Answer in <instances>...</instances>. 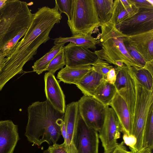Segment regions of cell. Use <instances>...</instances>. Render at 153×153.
<instances>
[{
    "instance_id": "cell-1",
    "label": "cell",
    "mask_w": 153,
    "mask_h": 153,
    "mask_svg": "<svg viewBox=\"0 0 153 153\" xmlns=\"http://www.w3.org/2000/svg\"><path fill=\"white\" fill-rule=\"evenodd\" d=\"M55 6H44L34 14L31 23L23 38L9 51L5 58L0 74L8 80L23 71L25 65L32 60L42 44L50 39L49 33L56 24L59 23L62 17Z\"/></svg>"
},
{
    "instance_id": "cell-2",
    "label": "cell",
    "mask_w": 153,
    "mask_h": 153,
    "mask_svg": "<svg viewBox=\"0 0 153 153\" xmlns=\"http://www.w3.org/2000/svg\"><path fill=\"white\" fill-rule=\"evenodd\" d=\"M25 135L33 145L56 143L61 135L60 124L64 113L55 109L46 100L33 103L27 108Z\"/></svg>"
},
{
    "instance_id": "cell-3",
    "label": "cell",
    "mask_w": 153,
    "mask_h": 153,
    "mask_svg": "<svg viewBox=\"0 0 153 153\" xmlns=\"http://www.w3.org/2000/svg\"><path fill=\"white\" fill-rule=\"evenodd\" d=\"M28 5L25 1L7 0L0 9V52L11 39L29 26L34 14Z\"/></svg>"
},
{
    "instance_id": "cell-4",
    "label": "cell",
    "mask_w": 153,
    "mask_h": 153,
    "mask_svg": "<svg viewBox=\"0 0 153 153\" xmlns=\"http://www.w3.org/2000/svg\"><path fill=\"white\" fill-rule=\"evenodd\" d=\"M100 39L102 48L94 52L98 57L110 64L121 61L127 66L141 68L129 54L123 42L126 36L113 23L101 25Z\"/></svg>"
},
{
    "instance_id": "cell-5",
    "label": "cell",
    "mask_w": 153,
    "mask_h": 153,
    "mask_svg": "<svg viewBox=\"0 0 153 153\" xmlns=\"http://www.w3.org/2000/svg\"><path fill=\"white\" fill-rule=\"evenodd\" d=\"M67 23L73 35H91L100 26L93 0H73L71 17Z\"/></svg>"
},
{
    "instance_id": "cell-6",
    "label": "cell",
    "mask_w": 153,
    "mask_h": 153,
    "mask_svg": "<svg viewBox=\"0 0 153 153\" xmlns=\"http://www.w3.org/2000/svg\"><path fill=\"white\" fill-rule=\"evenodd\" d=\"M134 80L136 87V97L132 134L137 140L135 149L137 152L143 148L144 129L150 109L153 104V90H148L135 78Z\"/></svg>"
},
{
    "instance_id": "cell-7",
    "label": "cell",
    "mask_w": 153,
    "mask_h": 153,
    "mask_svg": "<svg viewBox=\"0 0 153 153\" xmlns=\"http://www.w3.org/2000/svg\"><path fill=\"white\" fill-rule=\"evenodd\" d=\"M77 102L79 114L86 125L99 131L103 125L108 105H104L93 97L84 95Z\"/></svg>"
},
{
    "instance_id": "cell-8",
    "label": "cell",
    "mask_w": 153,
    "mask_h": 153,
    "mask_svg": "<svg viewBox=\"0 0 153 153\" xmlns=\"http://www.w3.org/2000/svg\"><path fill=\"white\" fill-rule=\"evenodd\" d=\"M99 132L104 152L115 148L118 144L117 140L120 137V123L114 110L108 106L105 118L101 129Z\"/></svg>"
},
{
    "instance_id": "cell-9",
    "label": "cell",
    "mask_w": 153,
    "mask_h": 153,
    "mask_svg": "<svg viewBox=\"0 0 153 153\" xmlns=\"http://www.w3.org/2000/svg\"><path fill=\"white\" fill-rule=\"evenodd\" d=\"M116 27L123 34L127 36L153 30V9H139L137 13Z\"/></svg>"
},
{
    "instance_id": "cell-10",
    "label": "cell",
    "mask_w": 153,
    "mask_h": 153,
    "mask_svg": "<svg viewBox=\"0 0 153 153\" xmlns=\"http://www.w3.org/2000/svg\"><path fill=\"white\" fill-rule=\"evenodd\" d=\"M98 132L88 127L79 114L74 143L77 153H99Z\"/></svg>"
},
{
    "instance_id": "cell-11",
    "label": "cell",
    "mask_w": 153,
    "mask_h": 153,
    "mask_svg": "<svg viewBox=\"0 0 153 153\" xmlns=\"http://www.w3.org/2000/svg\"><path fill=\"white\" fill-rule=\"evenodd\" d=\"M66 66L78 67L93 65L98 59L94 52L70 42L64 47Z\"/></svg>"
},
{
    "instance_id": "cell-12",
    "label": "cell",
    "mask_w": 153,
    "mask_h": 153,
    "mask_svg": "<svg viewBox=\"0 0 153 153\" xmlns=\"http://www.w3.org/2000/svg\"><path fill=\"white\" fill-rule=\"evenodd\" d=\"M79 116L77 101L72 102L66 106L64 121L66 134L64 142L68 153H77L74 140L76 133Z\"/></svg>"
},
{
    "instance_id": "cell-13",
    "label": "cell",
    "mask_w": 153,
    "mask_h": 153,
    "mask_svg": "<svg viewBox=\"0 0 153 153\" xmlns=\"http://www.w3.org/2000/svg\"><path fill=\"white\" fill-rule=\"evenodd\" d=\"M45 91L47 100L59 112L65 113V96L54 74L48 72L44 75Z\"/></svg>"
},
{
    "instance_id": "cell-14",
    "label": "cell",
    "mask_w": 153,
    "mask_h": 153,
    "mask_svg": "<svg viewBox=\"0 0 153 153\" xmlns=\"http://www.w3.org/2000/svg\"><path fill=\"white\" fill-rule=\"evenodd\" d=\"M123 42L135 49L146 62L153 59V30L135 35H126Z\"/></svg>"
},
{
    "instance_id": "cell-15",
    "label": "cell",
    "mask_w": 153,
    "mask_h": 153,
    "mask_svg": "<svg viewBox=\"0 0 153 153\" xmlns=\"http://www.w3.org/2000/svg\"><path fill=\"white\" fill-rule=\"evenodd\" d=\"M19 139L17 125L11 120L0 121V153H13Z\"/></svg>"
},
{
    "instance_id": "cell-16",
    "label": "cell",
    "mask_w": 153,
    "mask_h": 153,
    "mask_svg": "<svg viewBox=\"0 0 153 153\" xmlns=\"http://www.w3.org/2000/svg\"><path fill=\"white\" fill-rule=\"evenodd\" d=\"M110 105L118 118L121 132L128 135L132 134V118L126 102L117 92Z\"/></svg>"
},
{
    "instance_id": "cell-17",
    "label": "cell",
    "mask_w": 153,
    "mask_h": 153,
    "mask_svg": "<svg viewBox=\"0 0 153 153\" xmlns=\"http://www.w3.org/2000/svg\"><path fill=\"white\" fill-rule=\"evenodd\" d=\"M112 15L109 22L116 27L137 13L139 9L129 0L114 1Z\"/></svg>"
},
{
    "instance_id": "cell-18",
    "label": "cell",
    "mask_w": 153,
    "mask_h": 153,
    "mask_svg": "<svg viewBox=\"0 0 153 153\" xmlns=\"http://www.w3.org/2000/svg\"><path fill=\"white\" fill-rule=\"evenodd\" d=\"M93 70L91 65L74 67L66 66L58 72L57 78L65 83L76 85Z\"/></svg>"
},
{
    "instance_id": "cell-19",
    "label": "cell",
    "mask_w": 153,
    "mask_h": 153,
    "mask_svg": "<svg viewBox=\"0 0 153 153\" xmlns=\"http://www.w3.org/2000/svg\"><path fill=\"white\" fill-rule=\"evenodd\" d=\"M104 79L102 75L93 70L76 85L84 95L93 97L96 89Z\"/></svg>"
},
{
    "instance_id": "cell-20",
    "label": "cell",
    "mask_w": 153,
    "mask_h": 153,
    "mask_svg": "<svg viewBox=\"0 0 153 153\" xmlns=\"http://www.w3.org/2000/svg\"><path fill=\"white\" fill-rule=\"evenodd\" d=\"M128 67V78L124 88L117 91L126 102L133 119L136 97V87L134 75Z\"/></svg>"
},
{
    "instance_id": "cell-21",
    "label": "cell",
    "mask_w": 153,
    "mask_h": 153,
    "mask_svg": "<svg viewBox=\"0 0 153 153\" xmlns=\"http://www.w3.org/2000/svg\"><path fill=\"white\" fill-rule=\"evenodd\" d=\"M53 40V43L55 45L65 44L67 42H70L88 49L94 50L96 49V45L100 42V40H98L89 35L76 34L69 37H59L54 39Z\"/></svg>"
},
{
    "instance_id": "cell-22",
    "label": "cell",
    "mask_w": 153,
    "mask_h": 153,
    "mask_svg": "<svg viewBox=\"0 0 153 153\" xmlns=\"http://www.w3.org/2000/svg\"><path fill=\"white\" fill-rule=\"evenodd\" d=\"M117 92L114 85L104 79L96 89L93 97L104 105L109 106Z\"/></svg>"
},
{
    "instance_id": "cell-23",
    "label": "cell",
    "mask_w": 153,
    "mask_h": 153,
    "mask_svg": "<svg viewBox=\"0 0 153 153\" xmlns=\"http://www.w3.org/2000/svg\"><path fill=\"white\" fill-rule=\"evenodd\" d=\"M100 26L109 22L113 12L114 0H93Z\"/></svg>"
},
{
    "instance_id": "cell-24",
    "label": "cell",
    "mask_w": 153,
    "mask_h": 153,
    "mask_svg": "<svg viewBox=\"0 0 153 153\" xmlns=\"http://www.w3.org/2000/svg\"><path fill=\"white\" fill-rule=\"evenodd\" d=\"M65 44L55 45L42 57L37 60L32 66L33 71L40 74L45 70L49 63L64 46Z\"/></svg>"
},
{
    "instance_id": "cell-25",
    "label": "cell",
    "mask_w": 153,
    "mask_h": 153,
    "mask_svg": "<svg viewBox=\"0 0 153 153\" xmlns=\"http://www.w3.org/2000/svg\"><path fill=\"white\" fill-rule=\"evenodd\" d=\"M153 149V104L150 109L143 136V149Z\"/></svg>"
},
{
    "instance_id": "cell-26",
    "label": "cell",
    "mask_w": 153,
    "mask_h": 153,
    "mask_svg": "<svg viewBox=\"0 0 153 153\" xmlns=\"http://www.w3.org/2000/svg\"><path fill=\"white\" fill-rule=\"evenodd\" d=\"M135 79L145 88L153 90V76L150 73L143 68L130 67Z\"/></svg>"
},
{
    "instance_id": "cell-27",
    "label": "cell",
    "mask_w": 153,
    "mask_h": 153,
    "mask_svg": "<svg viewBox=\"0 0 153 153\" xmlns=\"http://www.w3.org/2000/svg\"><path fill=\"white\" fill-rule=\"evenodd\" d=\"M64 48L62 49L49 64L45 71L54 74L56 72L60 69H62L66 65L65 58Z\"/></svg>"
},
{
    "instance_id": "cell-28",
    "label": "cell",
    "mask_w": 153,
    "mask_h": 153,
    "mask_svg": "<svg viewBox=\"0 0 153 153\" xmlns=\"http://www.w3.org/2000/svg\"><path fill=\"white\" fill-rule=\"evenodd\" d=\"M129 68L125 65L123 67L115 68L116 78L114 84L117 91L124 88L127 80Z\"/></svg>"
},
{
    "instance_id": "cell-29",
    "label": "cell",
    "mask_w": 153,
    "mask_h": 153,
    "mask_svg": "<svg viewBox=\"0 0 153 153\" xmlns=\"http://www.w3.org/2000/svg\"><path fill=\"white\" fill-rule=\"evenodd\" d=\"M92 66L93 70L102 75L105 79L108 73L114 68L110 64L99 58Z\"/></svg>"
},
{
    "instance_id": "cell-30",
    "label": "cell",
    "mask_w": 153,
    "mask_h": 153,
    "mask_svg": "<svg viewBox=\"0 0 153 153\" xmlns=\"http://www.w3.org/2000/svg\"><path fill=\"white\" fill-rule=\"evenodd\" d=\"M55 6L61 14L65 13L68 20L70 18L73 0H56Z\"/></svg>"
},
{
    "instance_id": "cell-31",
    "label": "cell",
    "mask_w": 153,
    "mask_h": 153,
    "mask_svg": "<svg viewBox=\"0 0 153 153\" xmlns=\"http://www.w3.org/2000/svg\"><path fill=\"white\" fill-rule=\"evenodd\" d=\"M27 29H25L21 31L5 45L1 51L4 54L6 57L9 51L19 42V40L24 36Z\"/></svg>"
},
{
    "instance_id": "cell-32",
    "label": "cell",
    "mask_w": 153,
    "mask_h": 153,
    "mask_svg": "<svg viewBox=\"0 0 153 153\" xmlns=\"http://www.w3.org/2000/svg\"><path fill=\"white\" fill-rule=\"evenodd\" d=\"M124 45L131 57L141 68L143 67L146 62L144 59L133 48L127 44Z\"/></svg>"
},
{
    "instance_id": "cell-33",
    "label": "cell",
    "mask_w": 153,
    "mask_h": 153,
    "mask_svg": "<svg viewBox=\"0 0 153 153\" xmlns=\"http://www.w3.org/2000/svg\"><path fill=\"white\" fill-rule=\"evenodd\" d=\"M43 153H68L64 142L61 144L55 143L49 146Z\"/></svg>"
},
{
    "instance_id": "cell-34",
    "label": "cell",
    "mask_w": 153,
    "mask_h": 153,
    "mask_svg": "<svg viewBox=\"0 0 153 153\" xmlns=\"http://www.w3.org/2000/svg\"><path fill=\"white\" fill-rule=\"evenodd\" d=\"M123 139L125 144L129 147L131 151L136 153L135 147L137 143V140L135 137L132 134L128 135L123 134Z\"/></svg>"
},
{
    "instance_id": "cell-35",
    "label": "cell",
    "mask_w": 153,
    "mask_h": 153,
    "mask_svg": "<svg viewBox=\"0 0 153 153\" xmlns=\"http://www.w3.org/2000/svg\"><path fill=\"white\" fill-rule=\"evenodd\" d=\"M138 9H153V4L147 0H129Z\"/></svg>"
},
{
    "instance_id": "cell-36",
    "label": "cell",
    "mask_w": 153,
    "mask_h": 153,
    "mask_svg": "<svg viewBox=\"0 0 153 153\" xmlns=\"http://www.w3.org/2000/svg\"><path fill=\"white\" fill-rule=\"evenodd\" d=\"M123 141L120 143L114 148L108 151L104 152V153H134L131 151H128L125 146Z\"/></svg>"
},
{
    "instance_id": "cell-37",
    "label": "cell",
    "mask_w": 153,
    "mask_h": 153,
    "mask_svg": "<svg viewBox=\"0 0 153 153\" xmlns=\"http://www.w3.org/2000/svg\"><path fill=\"white\" fill-rule=\"evenodd\" d=\"M116 78V74L115 68H111L108 73L105 80L108 83L114 85Z\"/></svg>"
},
{
    "instance_id": "cell-38",
    "label": "cell",
    "mask_w": 153,
    "mask_h": 153,
    "mask_svg": "<svg viewBox=\"0 0 153 153\" xmlns=\"http://www.w3.org/2000/svg\"><path fill=\"white\" fill-rule=\"evenodd\" d=\"M143 68L148 71L153 75V59L146 62Z\"/></svg>"
},
{
    "instance_id": "cell-39",
    "label": "cell",
    "mask_w": 153,
    "mask_h": 153,
    "mask_svg": "<svg viewBox=\"0 0 153 153\" xmlns=\"http://www.w3.org/2000/svg\"><path fill=\"white\" fill-rule=\"evenodd\" d=\"M61 135L62 136L64 140H65L66 134V129L64 120L60 124Z\"/></svg>"
},
{
    "instance_id": "cell-40",
    "label": "cell",
    "mask_w": 153,
    "mask_h": 153,
    "mask_svg": "<svg viewBox=\"0 0 153 153\" xmlns=\"http://www.w3.org/2000/svg\"><path fill=\"white\" fill-rule=\"evenodd\" d=\"M6 56L4 54L0 52V72L1 71L4 64L5 58Z\"/></svg>"
},
{
    "instance_id": "cell-41",
    "label": "cell",
    "mask_w": 153,
    "mask_h": 153,
    "mask_svg": "<svg viewBox=\"0 0 153 153\" xmlns=\"http://www.w3.org/2000/svg\"><path fill=\"white\" fill-rule=\"evenodd\" d=\"M152 151L148 149H143L136 153H152Z\"/></svg>"
},
{
    "instance_id": "cell-42",
    "label": "cell",
    "mask_w": 153,
    "mask_h": 153,
    "mask_svg": "<svg viewBox=\"0 0 153 153\" xmlns=\"http://www.w3.org/2000/svg\"><path fill=\"white\" fill-rule=\"evenodd\" d=\"M7 0H0V9L5 5Z\"/></svg>"
}]
</instances>
